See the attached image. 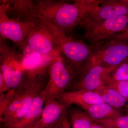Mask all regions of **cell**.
I'll return each instance as SVG.
<instances>
[{
    "label": "cell",
    "mask_w": 128,
    "mask_h": 128,
    "mask_svg": "<svg viewBox=\"0 0 128 128\" xmlns=\"http://www.w3.org/2000/svg\"><path fill=\"white\" fill-rule=\"evenodd\" d=\"M31 12L33 16L44 18L67 35L80 25L88 14L85 0H76L73 3L64 0H38L33 2Z\"/></svg>",
    "instance_id": "6da1fadb"
},
{
    "label": "cell",
    "mask_w": 128,
    "mask_h": 128,
    "mask_svg": "<svg viewBox=\"0 0 128 128\" xmlns=\"http://www.w3.org/2000/svg\"><path fill=\"white\" fill-rule=\"evenodd\" d=\"M38 18L42 19L48 25L58 50L76 75L89 58L93 47L82 40L74 39L66 34L44 18Z\"/></svg>",
    "instance_id": "7a4b0ae2"
},
{
    "label": "cell",
    "mask_w": 128,
    "mask_h": 128,
    "mask_svg": "<svg viewBox=\"0 0 128 128\" xmlns=\"http://www.w3.org/2000/svg\"><path fill=\"white\" fill-rule=\"evenodd\" d=\"M46 86L42 80H34L28 81L23 86L16 90L11 104L0 118L4 128H10L22 119L35 97Z\"/></svg>",
    "instance_id": "3957f363"
},
{
    "label": "cell",
    "mask_w": 128,
    "mask_h": 128,
    "mask_svg": "<svg viewBox=\"0 0 128 128\" xmlns=\"http://www.w3.org/2000/svg\"><path fill=\"white\" fill-rule=\"evenodd\" d=\"M80 26L84 28L85 39L94 47L113 39L123 32L128 26V15L98 21L86 17Z\"/></svg>",
    "instance_id": "277c9868"
},
{
    "label": "cell",
    "mask_w": 128,
    "mask_h": 128,
    "mask_svg": "<svg viewBox=\"0 0 128 128\" xmlns=\"http://www.w3.org/2000/svg\"><path fill=\"white\" fill-rule=\"evenodd\" d=\"M128 59V42L111 40L93 47L80 72L96 66H118Z\"/></svg>",
    "instance_id": "5b68a950"
},
{
    "label": "cell",
    "mask_w": 128,
    "mask_h": 128,
    "mask_svg": "<svg viewBox=\"0 0 128 128\" xmlns=\"http://www.w3.org/2000/svg\"><path fill=\"white\" fill-rule=\"evenodd\" d=\"M0 72L10 90L18 89L28 81L22 64V56L3 40L0 43Z\"/></svg>",
    "instance_id": "8992f818"
},
{
    "label": "cell",
    "mask_w": 128,
    "mask_h": 128,
    "mask_svg": "<svg viewBox=\"0 0 128 128\" xmlns=\"http://www.w3.org/2000/svg\"><path fill=\"white\" fill-rule=\"evenodd\" d=\"M48 73L47 98L53 99H57L68 89L76 76V73L59 51L51 62Z\"/></svg>",
    "instance_id": "52a82bcc"
},
{
    "label": "cell",
    "mask_w": 128,
    "mask_h": 128,
    "mask_svg": "<svg viewBox=\"0 0 128 128\" xmlns=\"http://www.w3.org/2000/svg\"><path fill=\"white\" fill-rule=\"evenodd\" d=\"M0 5V40H10L19 46L20 49L28 35L39 20L36 18L23 20L19 18H9L7 12L8 4L6 0L2 1Z\"/></svg>",
    "instance_id": "ba28073f"
},
{
    "label": "cell",
    "mask_w": 128,
    "mask_h": 128,
    "mask_svg": "<svg viewBox=\"0 0 128 128\" xmlns=\"http://www.w3.org/2000/svg\"><path fill=\"white\" fill-rule=\"evenodd\" d=\"M119 66H96L80 72L69 88L68 91L79 90L94 91L101 86L107 85L112 80V72Z\"/></svg>",
    "instance_id": "9c48e42d"
},
{
    "label": "cell",
    "mask_w": 128,
    "mask_h": 128,
    "mask_svg": "<svg viewBox=\"0 0 128 128\" xmlns=\"http://www.w3.org/2000/svg\"><path fill=\"white\" fill-rule=\"evenodd\" d=\"M21 50L22 64L28 81L42 80V77L48 71L51 62L59 52L54 54H44L26 43L23 44Z\"/></svg>",
    "instance_id": "30bf717a"
},
{
    "label": "cell",
    "mask_w": 128,
    "mask_h": 128,
    "mask_svg": "<svg viewBox=\"0 0 128 128\" xmlns=\"http://www.w3.org/2000/svg\"><path fill=\"white\" fill-rule=\"evenodd\" d=\"M87 17L98 21L128 15V2L124 0H86Z\"/></svg>",
    "instance_id": "8fae6325"
},
{
    "label": "cell",
    "mask_w": 128,
    "mask_h": 128,
    "mask_svg": "<svg viewBox=\"0 0 128 128\" xmlns=\"http://www.w3.org/2000/svg\"><path fill=\"white\" fill-rule=\"evenodd\" d=\"M39 18L24 43L28 44L44 54H55L59 50L54 38L47 24L42 19Z\"/></svg>",
    "instance_id": "7c38bea8"
},
{
    "label": "cell",
    "mask_w": 128,
    "mask_h": 128,
    "mask_svg": "<svg viewBox=\"0 0 128 128\" xmlns=\"http://www.w3.org/2000/svg\"><path fill=\"white\" fill-rule=\"evenodd\" d=\"M68 108L56 99L47 98L41 118L34 126L36 128H52L63 120Z\"/></svg>",
    "instance_id": "4fadbf2b"
},
{
    "label": "cell",
    "mask_w": 128,
    "mask_h": 128,
    "mask_svg": "<svg viewBox=\"0 0 128 128\" xmlns=\"http://www.w3.org/2000/svg\"><path fill=\"white\" fill-rule=\"evenodd\" d=\"M68 108L75 104L85 110L90 105L105 102L100 96L93 91L79 90L65 92L56 99Z\"/></svg>",
    "instance_id": "5bb4252c"
},
{
    "label": "cell",
    "mask_w": 128,
    "mask_h": 128,
    "mask_svg": "<svg viewBox=\"0 0 128 128\" xmlns=\"http://www.w3.org/2000/svg\"><path fill=\"white\" fill-rule=\"evenodd\" d=\"M48 96L45 87L35 97L24 116L10 128H28L35 126L41 118Z\"/></svg>",
    "instance_id": "9a60e30c"
},
{
    "label": "cell",
    "mask_w": 128,
    "mask_h": 128,
    "mask_svg": "<svg viewBox=\"0 0 128 128\" xmlns=\"http://www.w3.org/2000/svg\"><path fill=\"white\" fill-rule=\"evenodd\" d=\"M84 110L94 121L111 119L121 115L118 110L105 102L90 105Z\"/></svg>",
    "instance_id": "2e32d148"
},
{
    "label": "cell",
    "mask_w": 128,
    "mask_h": 128,
    "mask_svg": "<svg viewBox=\"0 0 128 128\" xmlns=\"http://www.w3.org/2000/svg\"><path fill=\"white\" fill-rule=\"evenodd\" d=\"M94 92L100 96L105 102L116 109L125 106L128 102L116 90L107 85L101 86Z\"/></svg>",
    "instance_id": "e0dca14e"
},
{
    "label": "cell",
    "mask_w": 128,
    "mask_h": 128,
    "mask_svg": "<svg viewBox=\"0 0 128 128\" xmlns=\"http://www.w3.org/2000/svg\"><path fill=\"white\" fill-rule=\"evenodd\" d=\"M72 128H90L94 120L86 112L75 109L70 112Z\"/></svg>",
    "instance_id": "ac0fdd59"
},
{
    "label": "cell",
    "mask_w": 128,
    "mask_h": 128,
    "mask_svg": "<svg viewBox=\"0 0 128 128\" xmlns=\"http://www.w3.org/2000/svg\"><path fill=\"white\" fill-rule=\"evenodd\" d=\"M94 122L110 128H128V114L114 118L96 120Z\"/></svg>",
    "instance_id": "d6986e66"
},
{
    "label": "cell",
    "mask_w": 128,
    "mask_h": 128,
    "mask_svg": "<svg viewBox=\"0 0 128 128\" xmlns=\"http://www.w3.org/2000/svg\"><path fill=\"white\" fill-rule=\"evenodd\" d=\"M111 77L112 81L119 82L128 80V59L112 72Z\"/></svg>",
    "instance_id": "ffe728a7"
},
{
    "label": "cell",
    "mask_w": 128,
    "mask_h": 128,
    "mask_svg": "<svg viewBox=\"0 0 128 128\" xmlns=\"http://www.w3.org/2000/svg\"><path fill=\"white\" fill-rule=\"evenodd\" d=\"M16 90L11 89L0 96V118L3 117L14 99Z\"/></svg>",
    "instance_id": "44dd1931"
},
{
    "label": "cell",
    "mask_w": 128,
    "mask_h": 128,
    "mask_svg": "<svg viewBox=\"0 0 128 128\" xmlns=\"http://www.w3.org/2000/svg\"><path fill=\"white\" fill-rule=\"evenodd\" d=\"M107 86L116 90L128 100V80L114 82L111 80Z\"/></svg>",
    "instance_id": "7402d4cb"
},
{
    "label": "cell",
    "mask_w": 128,
    "mask_h": 128,
    "mask_svg": "<svg viewBox=\"0 0 128 128\" xmlns=\"http://www.w3.org/2000/svg\"><path fill=\"white\" fill-rule=\"evenodd\" d=\"M10 90L8 87L2 73L0 72V95L4 94Z\"/></svg>",
    "instance_id": "603a6c76"
},
{
    "label": "cell",
    "mask_w": 128,
    "mask_h": 128,
    "mask_svg": "<svg viewBox=\"0 0 128 128\" xmlns=\"http://www.w3.org/2000/svg\"><path fill=\"white\" fill-rule=\"evenodd\" d=\"M112 39L128 42V26L123 32L118 34Z\"/></svg>",
    "instance_id": "cb8c5ba5"
},
{
    "label": "cell",
    "mask_w": 128,
    "mask_h": 128,
    "mask_svg": "<svg viewBox=\"0 0 128 128\" xmlns=\"http://www.w3.org/2000/svg\"><path fill=\"white\" fill-rule=\"evenodd\" d=\"M61 125L62 128H72L70 122L68 119L66 114L62 120Z\"/></svg>",
    "instance_id": "d4e9b609"
},
{
    "label": "cell",
    "mask_w": 128,
    "mask_h": 128,
    "mask_svg": "<svg viewBox=\"0 0 128 128\" xmlns=\"http://www.w3.org/2000/svg\"><path fill=\"white\" fill-rule=\"evenodd\" d=\"M90 128H110L97 123L94 121Z\"/></svg>",
    "instance_id": "484cf974"
},
{
    "label": "cell",
    "mask_w": 128,
    "mask_h": 128,
    "mask_svg": "<svg viewBox=\"0 0 128 128\" xmlns=\"http://www.w3.org/2000/svg\"><path fill=\"white\" fill-rule=\"evenodd\" d=\"M62 121L58 124H56L55 125H54L52 128H62V125H61V122Z\"/></svg>",
    "instance_id": "4316f807"
},
{
    "label": "cell",
    "mask_w": 128,
    "mask_h": 128,
    "mask_svg": "<svg viewBox=\"0 0 128 128\" xmlns=\"http://www.w3.org/2000/svg\"><path fill=\"white\" fill-rule=\"evenodd\" d=\"M125 107V110H126V112H127V114H128V103L126 104Z\"/></svg>",
    "instance_id": "83f0119b"
},
{
    "label": "cell",
    "mask_w": 128,
    "mask_h": 128,
    "mask_svg": "<svg viewBox=\"0 0 128 128\" xmlns=\"http://www.w3.org/2000/svg\"><path fill=\"white\" fill-rule=\"evenodd\" d=\"M36 128V127L35 126H34L33 127H32V128Z\"/></svg>",
    "instance_id": "f1b7e54d"
},
{
    "label": "cell",
    "mask_w": 128,
    "mask_h": 128,
    "mask_svg": "<svg viewBox=\"0 0 128 128\" xmlns=\"http://www.w3.org/2000/svg\"><path fill=\"white\" fill-rule=\"evenodd\" d=\"M124 1H125L126 2H128V0H124Z\"/></svg>",
    "instance_id": "f546056e"
}]
</instances>
